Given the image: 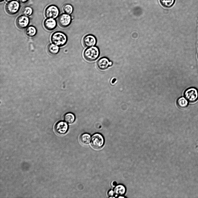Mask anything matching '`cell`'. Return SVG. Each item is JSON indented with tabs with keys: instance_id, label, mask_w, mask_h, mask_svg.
<instances>
[{
	"instance_id": "e0dca14e",
	"label": "cell",
	"mask_w": 198,
	"mask_h": 198,
	"mask_svg": "<svg viewBox=\"0 0 198 198\" xmlns=\"http://www.w3.org/2000/svg\"><path fill=\"white\" fill-rule=\"evenodd\" d=\"M177 104L179 107L181 108H184L187 106L188 102L185 98L181 97L177 99Z\"/></svg>"
},
{
	"instance_id": "9c48e42d",
	"label": "cell",
	"mask_w": 198,
	"mask_h": 198,
	"mask_svg": "<svg viewBox=\"0 0 198 198\" xmlns=\"http://www.w3.org/2000/svg\"><path fill=\"white\" fill-rule=\"evenodd\" d=\"M112 62L106 57H103L100 58L97 62L96 65L97 68L100 70H103L107 69L112 66Z\"/></svg>"
},
{
	"instance_id": "52a82bcc",
	"label": "cell",
	"mask_w": 198,
	"mask_h": 198,
	"mask_svg": "<svg viewBox=\"0 0 198 198\" xmlns=\"http://www.w3.org/2000/svg\"><path fill=\"white\" fill-rule=\"evenodd\" d=\"M72 21L71 17L69 14H63L58 17V22L59 25L63 28L68 26L70 24Z\"/></svg>"
},
{
	"instance_id": "5b68a950",
	"label": "cell",
	"mask_w": 198,
	"mask_h": 198,
	"mask_svg": "<svg viewBox=\"0 0 198 198\" xmlns=\"http://www.w3.org/2000/svg\"><path fill=\"white\" fill-rule=\"evenodd\" d=\"M20 7L19 3L18 1L12 0L8 2L6 5L5 8L8 14L13 15L18 11Z\"/></svg>"
},
{
	"instance_id": "8fae6325",
	"label": "cell",
	"mask_w": 198,
	"mask_h": 198,
	"mask_svg": "<svg viewBox=\"0 0 198 198\" xmlns=\"http://www.w3.org/2000/svg\"><path fill=\"white\" fill-rule=\"evenodd\" d=\"M68 129V124L66 122L60 121L58 122L55 125V129L58 133L63 135L65 134Z\"/></svg>"
},
{
	"instance_id": "7402d4cb",
	"label": "cell",
	"mask_w": 198,
	"mask_h": 198,
	"mask_svg": "<svg viewBox=\"0 0 198 198\" xmlns=\"http://www.w3.org/2000/svg\"><path fill=\"white\" fill-rule=\"evenodd\" d=\"M108 194L109 196L110 197H112V196H113L115 194L114 191L112 190H110L108 191Z\"/></svg>"
},
{
	"instance_id": "6da1fadb",
	"label": "cell",
	"mask_w": 198,
	"mask_h": 198,
	"mask_svg": "<svg viewBox=\"0 0 198 198\" xmlns=\"http://www.w3.org/2000/svg\"><path fill=\"white\" fill-rule=\"evenodd\" d=\"M52 43L56 46L62 47L64 46L68 41V37L64 32L60 31L54 32L51 37Z\"/></svg>"
},
{
	"instance_id": "ac0fdd59",
	"label": "cell",
	"mask_w": 198,
	"mask_h": 198,
	"mask_svg": "<svg viewBox=\"0 0 198 198\" xmlns=\"http://www.w3.org/2000/svg\"><path fill=\"white\" fill-rule=\"evenodd\" d=\"M75 117L73 114L68 112L64 116L65 121L68 123H72L75 121Z\"/></svg>"
},
{
	"instance_id": "3957f363",
	"label": "cell",
	"mask_w": 198,
	"mask_h": 198,
	"mask_svg": "<svg viewBox=\"0 0 198 198\" xmlns=\"http://www.w3.org/2000/svg\"><path fill=\"white\" fill-rule=\"evenodd\" d=\"M90 143L91 146L96 149L101 148L104 145V139L101 134L97 133L94 134L91 137Z\"/></svg>"
},
{
	"instance_id": "d6986e66",
	"label": "cell",
	"mask_w": 198,
	"mask_h": 198,
	"mask_svg": "<svg viewBox=\"0 0 198 198\" xmlns=\"http://www.w3.org/2000/svg\"><path fill=\"white\" fill-rule=\"evenodd\" d=\"M32 13L33 9L30 6H25L21 10L22 15L27 17L30 16Z\"/></svg>"
},
{
	"instance_id": "277c9868",
	"label": "cell",
	"mask_w": 198,
	"mask_h": 198,
	"mask_svg": "<svg viewBox=\"0 0 198 198\" xmlns=\"http://www.w3.org/2000/svg\"><path fill=\"white\" fill-rule=\"evenodd\" d=\"M184 96L189 102H195L198 99V90L194 87L189 88L184 92Z\"/></svg>"
},
{
	"instance_id": "7c38bea8",
	"label": "cell",
	"mask_w": 198,
	"mask_h": 198,
	"mask_svg": "<svg viewBox=\"0 0 198 198\" xmlns=\"http://www.w3.org/2000/svg\"><path fill=\"white\" fill-rule=\"evenodd\" d=\"M44 27L47 30L52 31L54 30L57 25L56 21L53 19L47 18L43 22Z\"/></svg>"
},
{
	"instance_id": "603a6c76",
	"label": "cell",
	"mask_w": 198,
	"mask_h": 198,
	"mask_svg": "<svg viewBox=\"0 0 198 198\" xmlns=\"http://www.w3.org/2000/svg\"><path fill=\"white\" fill-rule=\"evenodd\" d=\"M28 0H17V1L23 3L27 2Z\"/></svg>"
},
{
	"instance_id": "ba28073f",
	"label": "cell",
	"mask_w": 198,
	"mask_h": 198,
	"mask_svg": "<svg viewBox=\"0 0 198 198\" xmlns=\"http://www.w3.org/2000/svg\"><path fill=\"white\" fill-rule=\"evenodd\" d=\"M82 43L85 47L87 48L95 46L97 43V39L93 35L87 34L83 38Z\"/></svg>"
},
{
	"instance_id": "5bb4252c",
	"label": "cell",
	"mask_w": 198,
	"mask_h": 198,
	"mask_svg": "<svg viewBox=\"0 0 198 198\" xmlns=\"http://www.w3.org/2000/svg\"><path fill=\"white\" fill-rule=\"evenodd\" d=\"M47 50L50 54L55 55L57 54L59 52V46L53 43L49 44L47 46Z\"/></svg>"
},
{
	"instance_id": "d4e9b609",
	"label": "cell",
	"mask_w": 198,
	"mask_h": 198,
	"mask_svg": "<svg viewBox=\"0 0 198 198\" xmlns=\"http://www.w3.org/2000/svg\"><path fill=\"white\" fill-rule=\"evenodd\" d=\"M13 0H6V1L8 2L11 1Z\"/></svg>"
},
{
	"instance_id": "484cf974",
	"label": "cell",
	"mask_w": 198,
	"mask_h": 198,
	"mask_svg": "<svg viewBox=\"0 0 198 198\" xmlns=\"http://www.w3.org/2000/svg\"><path fill=\"white\" fill-rule=\"evenodd\" d=\"M3 0H0V1H3Z\"/></svg>"
},
{
	"instance_id": "ffe728a7",
	"label": "cell",
	"mask_w": 198,
	"mask_h": 198,
	"mask_svg": "<svg viewBox=\"0 0 198 198\" xmlns=\"http://www.w3.org/2000/svg\"><path fill=\"white\" fill-rule=\"evenodd\" d=\"M160 1L164 7L169 8L173 6L175 3V0H160Z\"/></svg>"
},
{
	"instance_id": "9a60e30c",
	"label": "cell",
	"mask_w": 198,
	"mask_h": 198,
	"mask_svg": "<svg viewBox=\"0 0 198 198\" xmlns=\"http://www.w3.org/2000/svg\"><path fill=\"white\" fill-rule=\"evenodd\" d=\"M91 137L90 134L88 133L82 134L79 137V140L83 144L86 145L90 141Z\"/></svg>"
},
{
	"instance_id": "44dd1931",
	"label": "cell",
	"mask_w": 198,
	"mask_h": 198,
	"mask_svg": "<svg viewBox=\"0 0 198 198\" xmlns=\"http://www.w3.org/2000/svg\"><path fill=\"white\" fill-rule=\"evenodd\" d=\"M63 10L66 14H70L73 11V8L72 6L69 4L65 5L63 8Z\"/></svg>"
},
{
	"instance_id": "2e32d148",
	"label": "cell",
	"mask_w": 198,
	"mask_h": 198,
	"mask_svg": "<svg viewBox=\"0 0 198 198\" xmlns=\"http://www.w3.org/2000/svg\"><path fill=\"white\" fill-rule=\"evenodd\" d=\"M37 32L36 28L32 26L28 27L25 30V33L26 35L30 37L35 36L37 33Z\"/></svg>"
},
{
	"instance_id": "4fadbf2b",
	"label": "cell",
	"mask_w": 198,
	"mask_h": 198,
	"mask_svg": "<svg viewBox=\"0 0 198 198\" xmlns=\"http://www.w3.org/2000/svg\"><path fill=\"white\" fill-rule=\"evenodd\" d=\"M126 188L123 185L119 184L116 185L114 188V191L117 195H123L126 192Z\"/></svg>"
},
{
	"instance_id": "cb8c5ba5",
	"label": "cell",
	"mask_w": 198,
	"mask_h": 198,
	"mask_svg": "<svg viewBox=\"0 0 198 198\" xmlns=\"http://www.w3.org/2000/svg\"><path fill=\"white\" fill-rule=\"evenodd\" d=\"M112 185L113 186H115L116 185V183L115 181H114L112 183Z\"/></svg>"
},
{
	"instance_id": "30bf717a",
	"label": "cell",
	"mask_w": 198,
	"mask_h": 198,
	"mask_svg": "<svg viewBox=\"0 0 198 198\" xmlns=\"http://www.w3.org/2000/svg\"><path fill=\"white\" fill-rule=\"evenodd\" d=\"M30 23V19L28 17L22 15L19 16L16 21L17 26L20 29L26 28Z\"/></svg>"
},
{
	"instance_id": "7a4b0ae2",
	"label": "cell",
	"mask_w": 198,
	"mask_h": 198,
	"mask_svg": "<svg viewBox=\"0 0 198 198\" xmlns=\"http://www.w3.org/2000/svg\"><path fill=\"white\" fill-rule=\"evenodd\" d=\"M100 53L98 47L95 46L86 48L83 52V56L84 59L87 61H92L99 57Z\"/></svg>"
},
{
	"instance_id": "8992f818",
	"label": "cell",
	"mask_w": 198,
	"mask_h": 198,
	"mask_svg": "<svg viewBox=\"0 0 198 198\" xmlns=\"http://www.w3.org/2000/svg\"><path fill=\"white\" fill-rule=\"evenodd\" d=\"M59 11L58 8L55 5L48 6L45 9L44 14L47 18L53 19L56 18L59 16Z\"/></svg>"
}]
</instances>
